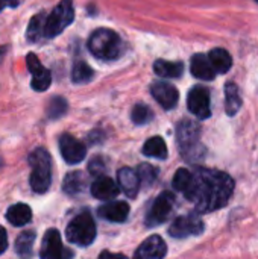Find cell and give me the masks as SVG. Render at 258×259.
<instances>
[{
  "mask_svg": "<svg viewBox=\"0 0 258 259\" xmlns=\"http://www.w3.org/2000/svg\"><path fill=\"white\" fill-rule=\"evenodd\" d=\"M234 191V181L224 171L196 168L192 184L184 193L199 212H211L224 208Z\"/></svg>",
  "mask_w": 258,
  "mask_h": 259,
  "instance_id": "obj_1",
  "label": "cell"
},
{
  "mask_svg": "<svg viewBox=\"0 0 258 259\" xmlns=\"http://www.w3.org/2000/svg\"><path fill=\"white\" fill-rule=\"evenodd\" d=\"M29 164L32 167L29 184L36 194H43L52 184V158L49 152L38 147L29 155Z\"/></svg>",
  "mask_w": 258,
  "mask_h": 259,
  "instance_id": "obj_2",
  "label": "cell"
},
{
  "mask_svg": "<svg viewBox=\"0 0 258 259\" xmlns=\"http://www.w3.org/2000/svg\"><path fill=\"white\" fill-rule=\"evenodd\" d=\"M90 52L100 59H117L122 55V39L109 29H97L88 39Z\"/></svg>",
  "mask_w": 258,
  "mask_h": 259,
  "instance_id": "obj_3",
  "label": "cell"
},
{
  "mask_svg": "<svg viewBox=\"0 0 258 259\" xmlns=\"http://www.w3.org/2000/svg\"><path fill=\"white\" fill-rule=\"evenodd\" d=\"M65 237L76 246H90L96 238V223L90 212H81L76 215L65 229Z\"/></svg>",
  "mask_w": 258,
  "mask_h": 259,
  "instance_id": "obj_4",
  "label": "cell"
},
{
  "mask_svg": "<svg viewBox=\"0 0 258 259\" xmlns=\"http://www.w3.org/2000/svg\"><path fill=\"white\" fill-rule=\"evenodd\" d=\"M73 18H75L73 2L71 0H61L58 3V6L52 11V14L47 15L44 35L47 38H53V36L59 35L67 26L71 24Z\"/></svg>",
  "mask_w": 258,
  "mask_h": 259,
  "instance_id": "obj_5",
  "label": "cell"
},
{
  "mask_svg": "<svg viewBox=\"0 0 258 259\" xmlns=\"http://www.w3.org/2000/svg\"><path fill=\"white\" fill-rule=\"evenodd\" d=\"M173 203H175V197L170 191H164L161 193L155 200L154 203L151 205V209L146 215V225L154 228V226H158L161 223H164L172 209H173Z\"/></svg>",
  "mask_w": 258,
  "mask_h": 259,
  "instance_id": "obj_6",
  "label": "cell"
},
{
  "mask_svg": "<svg viewBox=\"0 0 258 259\" xmlns=\"http://www.w3.org/2000/svg\"><path fill=\"white\" fill-rule=\"evenodd\" d=\"M169 232L175 238H186L199 235L204 232V222L198 214H189L178 217L169 228Z\"/></svg>",
  "mask_w": 258,
  "mask_h": 259,
  "instance_id": "obj_7",
  "label": "cell"
},
{
  "mask_svg": "<svg viewBox=\"0 0 258 259\" xmlns=\"http://www.w3.org/2000/svg\"><path fill=\"white\" fill-rule=\"evenodd\" d=\"M71 252L62 246L61 235L56 229H50L46 232L43 244H41V259H71Z\"/></svg>",
  "mask_w": 258,
  "mask_h": 259,
  "instance_id": "obj_8",
  "label": "cell"
},
{
  "mask_svg": "<svg viewBox=\"0 0 258 259\" xmlns=\"http://www.w3.org/2000/svg\"><path fill=\"white\" fill-rule=\"evenodd\" d=\"M189 111L201 120H205L211 115L210 109V93L204 87H195L187 97Z\"/></svg>",
  "mask_w": 258,
  "mask_h": 259,
  "instance_id": "obj_9",
  "label": "cell"
},
{
  "mask_svg": "<svg viewBox=\"0 0 258 259\" xmlns=\"http://www.w3.org/2000/svg\"><path fill=\"white\" fill-rule=\"evenodd\" d=\"M176 140L182 153L193 152L199 144V126L190 120L181 121L176 129Z\"/></svg>",
  "mask_w": 258,
  "mask_h": 259,
  "instance_id": "obj_10",
  "label": "cell"
},
{
  "mask_svg": "<svg viewBox=\"0 0 258 259\" xmlns=\"http://www.w3.org/2000/svg\"><path fill=\"white\" fill-rule=\"evenodd\" d=\"M26 64L32 74V88L35 91H46L52 82L50 71L40 62V59L36 58L35 53H29L26 56Z\"/></svg>",
  "mask_w": 258,
  "mask_h": 259,
  "instance_id": "obj_11",
  "label": "cell"
},
{
  "mask_svg": "<svg viewBox=\"0 0 258 259\" xmlns=\"http://www.w3.org/2000/svg\"><path fill=\"white\" fill-rule=\"evenodd\" d=\"M59 150L67 164H79L85 158V146L73 135L64 134L59 138Z\"/></svg>",
  "mask_w": 258,
  "mask_h": 259,
  "instance_id": "obj_12",
  "label": "cell"
},
{
  "mask_svg": "<svg viewBox=\"0 0 258 259\" xmlns=\"http://www.w3.org/2000/svg\"><path fill=\"white\" fill-rule=\"evenodd\" d=\"M167 253V246L160 235H152L144 240L137 249L134 259H164Z\"/></svg>",
  "mask_w": 258,
  "mask_h": 259,
  "instance_id": "obj_13",
  "label": "cell"
},
{
  "mask_svg": "<svg viewBox=\"0 0 258 259\" xmlns=\"http://www.w3.org/2000/svg\"><path fill=\"white\" fill-rule=\"evenodd\" d=\"M151 93L154 96V99L164 108V109H172L176 106L178 99H179V93L178 90L167 82H154L151 87Z\"/></svg>",
  "mask_w": 258,
  "mask_h": 259,
  "instance_id": "obj_14",
  "label": "cell"
},
{
  "mask_svg": "<svg viewBox=\"0 0 258 259\" xmlns=\"http://www.w3.org/2000/svg\"><path fill=\"white\" fill-rule=\"evenodd\" d=\"M120 191V187L108 176H99L96 178V181L91 184V194L99 199V200H106L111 202L113 199L117 197Z\"/></svg>",
  "mask_w": 258,
  "mask_h": 259,
  "instance_id": "obj_15",
  "label": "cell"
},
{
  "mask_svg": "<svg viewBox=\"0 0 258 259\" xmlns=\"http://www.w3.org/2000/svg\"><path fill=\"white\" fill-rule=\"evenodd\" d=\"M99 215L108 222L114 223H122L128 219L129 215V206L126 202L122 200H111L105 203L103 206L99 208Z\"/></svg>",
  "mask_w": 258,
  "mask_h": 259,
  "instance_id": "obj_16",
  "label": "cell"
},
{
  "mask_svg": "<svg viewBox=\"0 0 258 259\" xmlns=\"http://www.w3.org/2000/svg\"><path fill=\"white\" fill-rule=\"evenodd\" d=\"M140 184V178L137 171H134L132 168L123 167L122 170H119V187L128 197L134 199L138 194Z\"/></svg>",
  "mask_w": 258,
  "mask_h": 259,
  "instance_id": "obj_17",
  "label": "cell"
},
{
  "mask_svg": "<svg viewBox=\"0 0 258 259\" xmlns=\"http://www.w3.org/2000/svg\"><path fill=\"white\" fill-rule=\"evenodd\" d=\"M190 68H192V74L201 80H213L216 76V71L211 65L208 56H205L202 53H198L193 56Z\"/></svg>",
  "mask_w": 258,
  "mask_h": 259,
  "instance_id": "obj_18",
  "label": "cell"
},
{
  "mask_svg": "<svg viewBox=\"0 0 258 259\" xmlns=\"http://www.w3.org/2000/svg\"><path fill=\"white\" fill-rule=\"evenodd\" d=\"M6 219L12 226H24L32 220V211L24 203H17L11 206L6 212Z\"/></svg>",
  "mask_w": 258,
  "mask_h": 259,
  "instance_id": "obj_19",
  "label": "cell"
},
{
  "mask_svg": "<svg viewBox=\"0 0 258 259\" xmlns=\"http://www.w3.org/2000/svg\"><path fill=\"white\" fill-rule=\"evenodd\" d=\"M208 59L216 73H228L233 65V58L225 49H213L208 55Z\"/></svg>",
  "mask_w": 258,
  "mask_h": 259,
  "instance_id": "obj_20",
  "label": "cell"
},
{
  "mask_svg": "<svg viewBox=\"0 0 258 259\" xmlns=\"http://www.w3.org/2000/svg\"><path fill=\"white\" fill-rule=\"evenodd\" d=\"M154 70L160 77L172 79V77H179L182 74L184 65H182V62H172V61L158 59L154 64Z\"/></svg>",
  "mask_w": 258,
  "mask_h": 259,
  "instance_id": "obj_21",
  "label": "cell"
},
{
  "mask_svg": "<svg viewBox=\"0 0 258 259\" xmlns=\"http://www.w3.org/2000/svg\"><path fill=\"white\" fill-rule=\"evenodd\" d=\"M242 106V97L239 87L233 82L227 83L225 87V109L228 115H236Z\"/></svg>",
  "mask_w": 258,
  "mask_h": 259,
  "instance_id": "obj_22",
  "label": "cell"
},
{
  "mask_svg": "<svg viewBox=\"0 0 258 259\" xmlns=\"http://www.w3.org/2000/svg\"><path fill=\"white\" fill-rule=\"evenodd\" d=\"M143 153L149 158L164 159L167 158V146L161 137H152L143 146Z\"/></svg>",
  "mask_w": 258,
  "mask_h": 259,
  "instance_id": "obj_23",
  "label": "cell"
},
{
  "mask_svg": "<svg viewBox=\"0 0 258 259\" xmlns=\"http://www.w3.org/2000/svg\"><path fill=\"white\" fill-rule=\"evenodd\" d=\"M64 191L67 194H79L84 191L85 188V176L81 171H71L65 176L64 179V185H62Z\"/></svg>",
  "mask_w": 258,
  "mask_h": 259,
  "instance_id": "obj_24",
  "label": "cell"
},
{
  "mask_svg": "<svg viewBox=\"0 0 258 259\" xmlns=\"http://www.w3.org/2000/svg\"><path fill=\"white\" fill-rule=\"evenodd\" d=\"M46 21H47V15L44 12H40L35 17H32V20L27 26V39L29 41H36V39H40V36L44 35Z\"/></svg>",
  "mask_w": 258,
  "mask_h": 259,
  "instance_id": "obj_25",
  "label": "cell"
},
{
  "mask_svg": "<svg viewBox=\"0 0 258 259\" xmlns=\"http://www.w3.org/2000/svg\"><path fill=\"white\" fill-rule=\"evenodd\" d=\"M94 76V71L93 68L84 62V61H78L75 65H73V70H71V80L75 83H87L93 79Z\"/></svg>",
  "mask_w": 258,
  "mask_h": 259,
  "instance_id": "obj_26",
  "label": "cell"
},
{
  "mask_svg": "<svg viewBox=\"0 0 258 259\" xmlns=\"http://www.w3.org/2000/svg\"><path fill=\"white\" fill-rule=\"evenodd\" d=\"M35 241V234L33 232H23L17 241H15V250L21 258L27 259L32 255V246Z\"/></svg>",
  "mask_w": 258,
  "mask_h": 259,
  "instance_id": "obj_27",
  "label": "cell"
},
{
  "mask_svg": "<svg viewBox=\"0 0 258 259\" xmlns=\"http://www.w3.org/2000/svg\"><path fill=\"white\" fill-rule=\"evenodd\" d=\"M192 179H193V173L187 168H179L175 176H173V187L181 191V193H186L192 184Z\"/></svg>",
  "mask_w": 258,
  "mask_h": 259,
  "instance_id": "obj_28",
  "label": "cell"
},
{
  "mask_svg": "<svg viewBox=\"0 0 258 259\" xmlns=\"http://www.w3.org/2000/svg\"><path fill=\"white\" fill-rule=\"evenodd\" d=\"M152 117H154V114H152L151 108L143 103L135 105L132 109V121L135 124H146L152 120Z\"/></svg>",
  "mask_w": 258,
  "mask_h": 259,
  "instance_id": "obj_29",
  "label": "cell"
},
{
  "mask_svg": "<svg viewBox=\"0 0 258 259\" xmlns=\"http://www.w3.org/2000/svg\"><path fill=\"white\" fill-rule=\"evenodd\" d=\"M67 111V102L62 97H53L47 108V115L50 118H59Z\"/></svg>",
  "mask_w": 258,
  "mask_h": 259,
  "instance_id": "obj_30",
  "label": "cell"
},
{
  "mask_svg": "<svg viewBox=\"0 0 258 259\" xmlns=\"http://www.w3.org/2000/svg\"><path fill=\"white\" fill-rule=\"evenodd\" d=\"M137 175L140 178V182L151 185V184L155 182V179L158 176V170L154 165H151V164H141L137 168Z\"/></svg>",
  "mask_w": 258,
  "mask_h": 259,
  "instance_id": "obj_31",
  "label": "cell"
},
{
  "mask_svg": "<svg viewBox=\"0 0 258 259\" xmlns=\"http://www.w3.org/2000/svg\"><path fill=\"white\" fill-rule=\"evenodd\" d=\"M90 173L91 175H94V176H103V171H105V162H103V159L102 158H94V159H91V162H90Z\"/></svg>",
  "mask_w": 258,
  "mask_h": 259,
  "instance_id": "obj_32",
  "label": "cell"
},
{
  "mask_svg": "<svg viewBox=\"0 0 258 259\" xmlns=\"http://www.w3.org/2000/svg\"><path fill=\"white\" fill-rule=\"evenodd\" d=\"M8 249V235H6V231L5 228L0 226V255Z\"/></svg>",
  "mask_w": 258,
  "mask_h": 259,
  "instance_id": "obj_33",
  "label": "cell"
},
{
  "mask_svg": "<svg viewBox=\"0 0 258 259\" xmlns=\"http://www.w3.org/2000/svg\"><path fill=\"white\" fill-rule=\"evenodd\" d=\"M99 259H128L125 255L120 253H111V252H102Z\"/></svg>",
  "mask_w": 258,
  "mask_h": 259,
  "instance_id": "obj_34",
  "label": "cell"
},
{
  "mask_svg": "<svg viewBox=\"0 0 258 259\" xmlns=\"http://www.w3.org/2000/svg\"><path fill=\"white\" fill-rule=\"evenodd\" d=\"M5 53H6V47L3 46V47H0V62H2V59H3V56H5Z\"/></svg>",
  "mask_w": 258,
  "mask_h": 259,
  "instance_id": "obj_35",
  "label": "cell"
},
{
  "mask_svg": "<svg viewBox=\"0 0 258 259\" xmlns=\"http://www.w3.org/2000/svg\"><path fill=\"white\" fill-rule=\"evenodd\" d=\"M8 3H9V0H0V11H2Z\"/></svg>",
  "mask_w": 258,
  "mask_h": 259,
  "instance_id": "obj_36",
  "label": "cell"
},
{
  "mask_svg": "<svg viewBox=\"0 0 258 259\" xmlns=\"http://www.w3.org/2000/svg\"><path fill=\"white\" fill-rule=\"evenodd\" d=\"M0 167H2V159H0Z\"/></svg>",
  "mask_w": 258,
  "mask_h": 259,
  "instance_id": "obj_37",
  "label": "cell"
},
{
  "mask_svg": "<svg viewBox=\"0 0 258 259\" xmlns=\"http://www.w3.org/2000/svg\"><path fill=\"white\" fill-rule=\"evenodd\" d=\"M257 2H258V0H257Z\"/></svg>",
  "mask_w": 258,
  "mask_h": 259,
  "instance_id": "obj_38",
  "label": "cell"
}]
</instances>
